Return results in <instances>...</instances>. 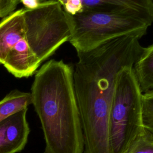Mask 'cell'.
I'll use <instances>...</instances> for the list:
<instances>
[{
  "mask_svg": "<svg viewBox=\"0 0 153 153\" xmlns=\"http://www.w3.org/2000/svg\"><path fill=\"white\" fill-rule=\"evenodd\" d=\"M72 71L63 60L53 59L45 63L35 75L30 94L44 133V153L84 152Z\"/></svg>",
  "mask_w": 153,
  "mask_h": 153,
  "instance_id": "cell-1",
  "label": "cell"
},
{
  "mask_svg": "<svg viewBox=\"0 0 153 153\" xmlns=\"http://www.w3.org/2000/svg\"><path fill=\"white\" fill-rule=\"evenodd\" d=\"M72 31L68 41L77 53L94 49L117 38L136 35L141 38L152 22L130 10H84L69 15Z\"/></svg>",
  "mask_w": 153,
  "mask_h": 153,
  "instance_id": "cell-2",
  "label": "cell"
},
{
  "mask_svg": "<svg viewBox=\"0 0 153 153\" xmlns=\"http://www.w3.org/2000/svg\"><path fill=\"white\" fill-rule=\"evenodd\" d=\"M142 94L133 67L123 69L118 75L111 108V153H126L144 132Z\"/></svg>",
  "mask_w": 153,
  "mask_h": 153,
  "instance_id": "cell-3",
  "label": "cell"
},
{
  "mask_svg": "<svg viewBox=\"0 0 153 153\" xmlns=\"http://www.w3.org/2000/svg\"><path fill=\"white\" fill-rule=\"evenodd\" d=\"M23 19L26 41L41 62L71 37L69 14L57 1L46 0L35 8H23Z\"/></svg>",
  "mask_w": 153,
  "mask_h": 153,
  "instance_id": "cell-4",
  "label": "cell"
},
{
  "mask_svg": "<svg viewBox=\"0 0 153 153\" xmlns=\"http://www.w3.org/2000/svg\"><path fill=\"white\" fill-rule=\"evenodd\" d=\"M27 111H19L0 123V153H17L25 148L30 131Z\"/></svg>",
  "mask_w": 153,
  "mask_h": 153,
  "instance_id": "cell-5",
  "label": "cell"
},
{
  "mask_svg": "<svg viewBox=\"0 0 153 153\" xmlns=\"http://www.w3.org/2000/svg\"><path fill=\"white\" fill-rule=\"evenodd\" d=\"M41 63L25 37L10 51L3 65L14 76L23 78L32 75Z\"/></svg>",
  "mask_w": 153,
  "mask_h": 153,
  "instance_id": "cell-6",
  "label": "cell"
},
{
  "mask_svg": "<svg viewBox=\"0 0 153 153\" xmlns=\"http://www.w3.org/2000/svg\"><path fill=\"white\" fill-rule=\"evenodd\" d=\"M25 37L23 8L14 11L0 22V64L13 47Z\"/></svg>",
  "mask_w": 153,
  "mask_h": 153,
  "instance_id": "cell-7",
  "label": "cell"
},
{
  "mask_svg": "<svg viewBox=\"0 0 153 153\" xmlns=\"http://www.w3.org/2000/svg\"><path fill=\"white\" fill-rule=\"evenodd\" d=\"M84 10H130L153 23V0H81Z\"/></svg>",
  "mask_w": 153,
  "mask_h": 153,
  "instance_id": "cell-8",
  "label": "cell"
},
{
  "mask_svg": "<svg viewBox=\"0 0 153 153\" xmlns=\"http://www.w3.org/2000/svg\"><path fill=\"white\" fill-rule=\"evenodd\" d=\"M133 69L142 93L153 91V44L143 48Z\"/></svg>",
  "mask_w": 153,
  "mask_h": 153,
  "instance_id": "cell-9",
  "label": "cell"
},
{
  "mask_svg": "<svg viewBox=\"0 0 153 153\" xmlns=\"http://www.w3.org/2000/svg\"><path fill=\"white\" fill-rule=\"evenodd\" d=\"M32 104L30 93L11 91L0 100V123L13 114L27 109Z\"/></svg>",
  "mask_w": 153,
  "mask_h": 153,
  "instance_id": "cell-10",
  "label": "cell"
},
{
  "mask_svg": "<svg viewBox=\"0 0 153 153\" xmlns=\"http://www.w3.org/2000/svg\"><path fill=\"white\" fill-rule=\"evenodd\" d=\"M142 103L143 128L153 134V91L143 93Z\"/></svg>",
  "mask_w": 153,
  "mask_h": 153,
  "instance_id": "cell-11",
  "label": "cell"
},
{
  "mask_svg": "<svg viewBox=\"0 0 153 153\" xmlns=\"http://www.w3.org/2000/svg\"><path fill=\"white\" fill-rule=\"evenodd\" d=\"M126 153H153V134L145 129Z\"/></svg>",
  "mask_w": 153,
  "mask_h": 153,
  "instance_id": "cell-12",
  "label": "cell"
},
{
  "mask_svg": "<svg viewBox=\"0 0 153 153\" xmlns=\"http://www.w3.org/2000/svg\"><path fill=\"white\" fill-rule=\"evenodd\" d=\"M64 11L69 15L74 16L83 10L81 0H59Z\"/></svg>",
  "mask_w": 153,
  "mask_h": 153,
  "instance_id": "cell-13",
  "label": "cell"
},
{
  "mask_svg": "<svg viewBox=\"0 0 153 153\" xmlns=\"http://www.w3.org/2000/svg\"><path fill=\"white\" fill-rule=\"evenodd\" d=\"M20 0H0V18H4L14 11Z\"/></svg>",
  "mask_w": 153,
  "mask_h": 153,
  "instance_id": "cell-14",
  "label": "cell"
},
{
  "mask_svg": "<svg viewBox=\"0 0 153 153\" xmlns=\"http://www.w3.org/2000/svg\"><path fill=\"white\" fill-rule=\"evenodd\" d=\"M26 8L32 9L36 7L40 3L39 0H20Z\"/></svg>",
  "mask_w": 153,
  "mask_h": 153,
  "instance_id": "cell-15",
  "label": "cell"
},
{
  "mask_svg": "<svg viewBox=\"0 0 153 153\" xmlns=\"http://www.w3.org/2000/svg\"><path fill=\"white\" fill-rule=\"evenodd\" d=\"M46 1V0H39V2H43V1Z\"/></svg>",
  "mask_w": 153,
  "mask_h": 153,
  "instance_id": "cell-16",
  "label": "cell"
},
{
  "mask_svg": "<svg viewBox=\"0 0 153 153\" xmlns=\"http://www.w3.org/2000/svg\"><path fill=\"white\" fill-rule=\"evenodd\" d=\"M56 1H59V0H56Z\"/></svg>",
  "mask_w": 153,
  "mask_h": 153,
  "instance_id": "cell-17",
  "label": "cell"
}]
</instances>
